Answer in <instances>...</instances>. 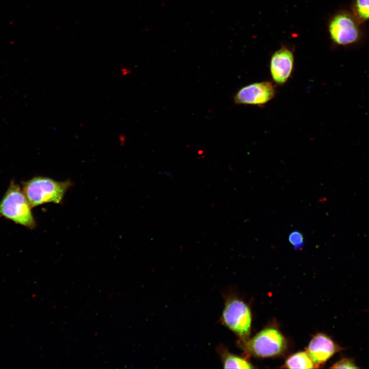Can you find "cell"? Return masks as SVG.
Returning <instances> with one entry per match:
<instances>
[{
  "label": "cell",
  "instance_id": "2",
  "mask_svg": "<svg viewBox=\"0 0 369 369\" xmlns=\"http://www.w3.org/2000/svg\"><path fill=\"white\" fill-rule=\"evenodd\" d=\"M27 198L19 186L11 181L0 201V215L30 229L36 223Z\"/></svg>",
  "mask_w": 369,
  "mask_h": 369
},
{
  "label": "cell",
  "instance_id": "4",
  "mask_svg": "<svg viewBox=\"0 0 369 369\" xmlns=\"http://www.w3.org/2000/svg\"><path fill=\"white\" fill-rule=\"evenodd\" d=\"M361 23L352 12L340 11L329 21L328 31L332 41L336 45L349 46L358 43L362 37Z\"/></svg>",
  "mask_w": 369,
  "mask_h": 369
},
{
  "label": "cell",
  "instance_id": "10",
  "mask_svg": "<svg viewBox=\"0 0 369 369\" xmlns=\"http://www.w3.org/2000/svg\"><path fill=\"white\" fill-rule=\"evenodd\" d=\"M282 367L286 368H317L306 352H299L290 356L286 360Z\"/></svg>",
  "mask_w": 369,
  "mask_h": 369
},
{
  "label": "cell",
  "instance_id": "3",
  "mask_svg": "<svg viewBox=\"0 0 369 369\" xmlns=\"http://www.w3.org/2000/svg\"><path fill=\"white\" fill-rule=\"evenodd\" d=\"M243 349L254 356L261 358L275 357L281 354L286 348V341L276 328H266L251 339L240 341Z\"/></svg>",
  "mask_w": 369,
  "mask_h": 369
},
{
  "label": "cell",
  "instance_id": "13",
  "mask_svg": "<svg viewBox=\"0 0 369 369\" xmlns=\"http://www.w3.org/2000/svg\"><path fill=\"white\" fill-rule=\"evenodd\" d=\"M331 368H359L353 359L342 358L330 367Z\"/></svg>",
  "mask_w": 369,
  "mask_h": 369
},
{
  "label": "cell",
  "instance_id": "5",
  "mask_svg": "<svg viewBox=\"0 0 369 369\" xmlns=\"http://www.w3.org/2000/svg\"><path fill=\"white\" fill-rule=\"evenodd\" d=\"M221 320L225 326L235 333L240 341L249 339L251 333L252 315L248 305L235 297L226 300Z\"/></svg>",
  "mask_w": 369,
  "mask_h": 369
},
{
  "label": "cell",
  "instance_id": "1",
  "mask_svg": "<svg viewBox=\"0 0 369 369\" xmlns=\"http://www.w3.org/2000/svg\"><path fill=\"white\" fill-rule=\"evenodd\" d=\"M69 180L59 181L52 178L35 176L24 182L23 191L31 207L47 203H60L72 185Z\"/></svg>",
  "mask_w": 369,
  "mask_h": 369
},
{
  "label": "cell",
  "instance_id": "7",
  "mask_svg": "<svg viewBox=\"0 0 369 369\" xmlns=\"http://www.w3.org/2000/svg\"><path fill=\"white\" fill-rule=\"evenodd\" d=\"M294 55L290 48L282 46L271 55L269 70L274 84L284 85L291 77L294 67Z\"/></svg>",
  "mask_w": 369,
  "mask_h": 369
},
{
  "label": "cell",
  "instance_id": "9",
  "mask_svg": "<svg viewBox=\"0 0 369 369\" xmlns=\"http://www.w3.org/2000/svg\"><path fill=\"white\" fill-rule=\"evenodd\" d=\"M224 368H253L254 366L245 358L229 353L224 348H218Z\"/></svg>",
  "mask_w": 369,
  "mask_h": 369
},
{
  "label": "cell",
  "instance_id": "12",
  "mask_svg": "<svg viewBox=\"0 0 369 369\" xmlns=\"http://www.w3.org/2000/svg\"><path fill=\"white\" fill-rule=\"evenodd\" d=\"M289 240L295 250L301 249L304 245V238L298 231H292L289 236Z\"/></svg>",
  "mask_w": 369,
  "mask_h": 369
},
{
  "label": "cell",
  "instance_id": "8",
  "mask_svg": "<svg viewBox=\"0 0 369 369\" xmlns=\"http://www.w3.org/2000/svg\"><path fill=\"white\" fill-rule=\"evenodd\" d=\"M343 350V347L336 343L330 336L323 333H318L311 340L306 352L317 368H319L335 354Z\"/></svg>",
  "mask_w": 369,
  "mask_h": 369
},
{
  "label": "cell",
  "instance_id": "6",
  "mask_svg": "<svg viewBox=\"0 0 369 369\" xmlns=\"http://www.w3.org/2000/svg\"><path fill=\"white\" fill-rule=\"evenodd\" d=\"M276 90L271 81H263L241 87L234 96L235 104L262 107L275 96Z\"/></svg>",
  "mask_w": 369,
  "mask_h": 369
},
{
  "label": "cell",
  "instance_id": "11",
  "mask_svg": "<svg viewBox=\"0 0 369 369\" xmlns=\"http://www.w3.org/2000/svg\"><path fill=\"white\" fill-rule=\"evenodd\" d=\"M352 13L361 23L369 20V0H354Z\"/></svg>",
  "mask_w": 369,
  "mask_h": 369
}]
</instances>
